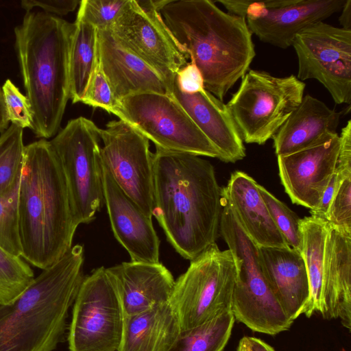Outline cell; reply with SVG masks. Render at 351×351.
<instances>
[{
    "instance_id": "22",
    "label": "cell",
    "mask_w": 351,
    "mask_h": 351,
    "mask_svg": "<svg viewBox=\"0 0 351 351\" xmlns=\"http://www.w3.org/2000/svg\"><path fill=\"white\" fill-rule=\"evenodd\" d=\"M238 223L258 247H289L275 226L258 190V184L241 171L233 172L222 189Z\"/></svg>"
},
{
    "instance_id": "37",
    "label": "cell",
    "mask_w": 351,
    "mask_h": 351,
    "mask_svg": "<svg viewBox=\"0 0 351 351\" xmlns=\"http://www.w3.org/2000/svg\"><path fill=\"white\" fill-rule=\"evenodd\" d=\"M175 82L180 90L186 94H194L205 89L202 73L191 60L177 72Z\"/></svg>"
},
{
    "instance_id": "20",
    "label": "cell",
    "mask_w": 351,
    "mask_h": 351,
    "mask_svg": "<svg viewBox=\"0 0 351 351\" xmlns=\"http://www.w3.org/2000/svg\"><path fill=\"white\" fill-rule=\"evenodd\" d=\"M119 296L125 315L169 302L175 280L162 263L123 262L106 268Z\"/></svg>"
},
{
    "instance_id": "19",
    "label": "cell",
    "mask_w": 351,
    "mask_h": 351,
    "mask_svg": "<svg viewBox=\"0 0 351 351\" xmlns=\"http://www.w3.org/2000/svg\"><path fill=\"white\" fill-rule=\"evenodd\" d=\"M172 96L217 149L219 160L236 162L245 156L243 141L223 101L206 89L194 94L184 93L175 81Z\"/></svg>"
},
{
    "instance_id": "30",
    "label": "cell",
    "mask_w": 351,
    "mask_h": 351,
    "mask_svg": "<svg viewBox=\"0 0 351 351\" xmlns=\"http://www.w3.org/2000/svg\"><path fill=\"white\" fill-rule=\"evenodd\" d=\"M34 278L32 269L21 257L12 256L0 247V304L13 302Z\"/></svg>"
},
{
    "instance_id": "43",
    "label": "cell",
    "mask_w": 351,
    "mask_h": 351,
    "mask_svg": "<svg viewBox=\"0 0 351 351\" xmlns=\"http://www.w3.org/2000/svg\"><path fill=\"white\" fill-rule=\"evenodd\" d=\"M9 120L6 114L5 106L3 100V92L0 87V132L2 133L9 126Z\"/></svg>"
},
{
    "instance_id": "44",
    "label": "cell",
    "mask_w": 351,
    "mask_h": 351,
    "mask_svg": "<svg viewBox=\"0 0 351 351\" xmlns=\"http://www.w3.org/2000/svg\"><path fill=\"white\" fill-rule=\"evenodd\" d=\"M236 351H250L246 336L239 340Z\"/></svg>"
},
{
    "instance_id": "18",
    "label": "cell",
    "mask_w": 351,
    "mask_h": 351,
    "mask_svg": "<svg viewBox=\"0 0 351 351\" xmlns=\"http://www.w3.org/2000/svg\"><path fill=\"white\" fill-rule=\"evenodd\" d=\"M98 52L101 69L119 101L125 97L147 92L172 96L164 79L123 47L108 29L98 30Z\"/></svg>"
},
{
    "instance_id": "39",
    "label": "cell",
    "mask_w": 351,
    "mask_h": 351,
    "mask_svg": "<svg viewBox=\"0 0 351 351\" xmlns=\"http://www.w3.org/2000/svg\"><path fill=\"white\" fill-rule=\"evenodd\" d=\"M335 170L344 177L351 176V120L341 129Z\"/></svg>"
},
{
    "instance_id": "35",
    "label": "cell",
    "mask_w": 351,
    "mask_h": 351,
    "mask_svg": "<svg viewBox=\"0 0 351 351\" xmlns=\"http://www.w3.org/2000/svg\"><path fill=\"white\" fill-rule=\"evenodd\" d=\"M81 102L93 108H102L109 113H112L119 105V101L101 69L99 60Z\"/></svg>"
},
{
    "instance_id": "34",
    "label": "cell",
    "mask_w": 351,
    "mask_h": 351,
    "mask_svg": "<svg viewBox=\"0 0 351 351\" xmlns=\"http://www.w3.org/2000/svg\"><path fill=\"white\" fill-rule=\"evenodd\" d=\"M2 92L6 114L11 125L32 130L34 119L31 105L25 95L9 79L3 84Z\"/></svg>"
},
{
    "instance_id": "13",
    "label": "cell",
    "mask_w": 351,
    "mask_h": 351,
    "mask_svg": "<svg viewBox=\"0 0 351 351\" xmlns=\"http://www.w3.org/2000/svg\"><path fill=\"white\" fill-rule=\"evenodd\" d=\"M292 47L298 60V80H316L336 104H350V30L318 22L301 31Z\"/></svg>"
},
{
    "instance_id": "7",
    "label": "cell",
    "mask_w": 351,
    "mask_h": 351,
    "mask_svg": "<svg viewBox=\"0 0 351 351\" xmlns=\"http://www.w3.org/2000/svg\"><path fill=\"white\" fill-rule=\"evenodd\" d=\"M305 86L294 75L249 69L226 104L243 141L263 145L272 138L301 103Z\"/></svg>"
},
{
    "instance_id": "12",
    "label": "cell",
    "mask_w": 351,
    "mask_h": 351,
    "mask_svg": "<svg viewBox=\"0 0 351 351\" xmlns=\"http://www.w3.org/2000/svg\"><path fill=\"white\" fill-rule=\"evenodd\" d=\"M166 0H128L108 29L117 40L154 69L171 90L189 56L166 26L160 10Z\"/></svg>"
},
{
    "instance_id": "24",
    "label": "cell",
    "mask_w": 351,
    "mask_h": 351,
    "mask_svg": "<svg viewBox=\"0 0 351 351\" xmlns=\"http://www.w3.org/2000/svg\"><path fill=\"white\" fill-rule=\"evenodd\" d=\"M341 112L307 95L272 137L277 156L303 149L328 133L337 132Z\"/></svg>"
},
{
    "instance_id": "38",
    "label": "cell",
    "mask_w": 351,
    "mask_h": 351,
    "mask_svg": "<svg viewBox=\"0 0 351 351\" xmlns=\"http://www.w3.org/2000/svg\"><path fill=\"white\" fill-rule=\"evenodd\" d=\"M80 2L77 0H23L21 5L26 12L38 8L44 13L60 17L73 12Z\"/></svg>"
},
{
    "instance_id": "21",
    "label": "cell",
    "mask_w": 351,
    "mask_h": 351,
    "mask_svg": "<svg viewBox=\"0 0 351 351\" xmlns=\"http://www.w3.org/2000/svg\"><path fill=\"white\" fill-rule=\"evenodd\" d=\"M265 277L289 318L303 313L310 298V286L300 252L291 248L258 247Z\"/></svg>"
},
{
    "instance_id": "1",
    "label": "cell",
    "mask_w": 351,
    "mask_h": 351,
    "mask_svg": "<svg viewBox=\"0 0 351 351\" xmlns=\"http://www.w3.org/2000/svg\"><path fill=\"white\" fill-rule=\"evenodd\" d=\"M152 159V216L175 250L191 261L219 234L223 196L215 168L199 156L158 147Z\"/></svg>"
},
{
    "instance_id": "4",
    "label": "cell",
    "mask_w": 351,
    "mask_h": 351,
    "mask_svg": "<svg viewBox=\"0 0 351 351\" xmlns=\"http://www.w3.org/2000/svg\"><path fill=\"white\" fill-rule=\"evenodd\" d=\"M74 23L42 11L26 12L15 27V49L36 137L60 130L70 99L69 53Z\"/></svg>"
},
{
    "instance_id": "41",
    "label": "cell",
    "mask_w": 351,
    "mask_h": 351,
    "mask_svg": "<svg viewBox=\"0 0 351 351\" xmlns=\"http://www.w3.org/2000/svg\"><path fill=\"white\" fill-rule=\"evenodd\" d=\"M339 21L341 28L351 31V0H346L341 11Z\"/></svg>"
},
{
    "instance_id": "31",
    "label": "cell",
    "mask_w": 351,
    "mask_h": 351,
    "mask_svg": "<svg viewBox=\"0 0 351 351\" xmlns=\"http://www.w3.org/2000/svg\"><path fill=\"white\" fill-rule=\"evenodd\" d=\"M258 190L271 217L286 244L301 252V219L285 204L279 200L265 187L258 184Z\"/></svg>"
},
{
    "instance_id": "10",
    "label": "cell",
    "mask_w": 351,
    "mask_h": 351,
    "mask_svg": "<svg viewBox=\"0 0 351 351\" xmlns=\"http://www.w3.org/2000/svg\"><path fill=\"white\" fill-rule=\"evenodd\" d=\"M114 114L156 147L219 159L215 147L173 96L141 93L121 99Z\"/></svg>"
},
{
    "instance_id": "25",
    "label": "cell",
    "mask_w": 351,
    "mask_h": 351,
    "mask_svg": "<svg viewBox=\"0 0 351 351\" xmlns=\"http://www.w3.org/2000/svg\"><path fill=\"white\" fill-rule=\"evenodd\" d=\"M180 332L178 317L169 302L125 315L118 351H167Z\"/></svg>"
},
{
    "instance_id": "17",
    "label": "cell",
    "mask_w": 351,
    "mask_h": 351,
    "mask_svg": "<svg viewBox=\"0 0 351 351\" xmlns=\"http://www.w3.org/2000/svg\"><path fill=\"white\" fill-rule=\"evenodd\" d=\"M102 164L104 201L114 235L131 261L159 263L160 240L152 218L118 185Z\"/></svg>"
},
{
    "instance_id": "15",
    "label": "cell",
    "mask_w": 351,
    "mask_h": 351,
    "mask_svg": "<svg viewBox=\"0 0 351 351\" xmlns=\"http://www.w3.org/2000/svg\"><path fill=\"white\" fill-rule=\"evenodd\" d=\"M339 149L337 132L328 133L298 152L277 156L279 176L293 204L315 210L335 170Z\"/></svg>"
},
{
    "instance_id": "14",
    "label": "cell",
    "mask_w": 351,
    "mask_h": 351,
    "mask_svg": "<svg viewBox=\"0 0 351 351\" xmlns=\"http://www.w3.org/2000/svg\"><path fill=\"white\" fill-rule=\"evenodd\" d=\"M99 136L102 162L122 190L152 218L154 171L149 140L121 119L99 128Z\"/></svg>"
},
{
    "instance_id": "36",
    "label": "cell",
    "mask_w": 351,
    "mask_h": 351,
    "mask_svg": "<svg viewBox=\"0 0 351 351\" xmlns=\"http://www.w3.org/2000/svg\"><path fill=\"white\" fill-rule=\"evenodd\" d=\"M325 219L331 227L351 232V176L341 181Z\"/></svg>"
},
{
    "instance_id": "2",
    "label": "cell",
    "mask_w": 351,
    "mask_h": 351,
    "mask_svg": "<svg viewBox=\"0 0 351 351\" xmlns=\"http://www.w3.org/2000/svg\"><path fill=\"white\" fill-rule=\"evenodd\" d=\"M159 12L199 68L205 89L223 101L256 55L245 19L223 11L211 0H168Z\"/></svg>"
},
{
    "instance_id": "40",
    "label": "cell",
    "mask_w": 351,
    "mask_h": 351,
    "mask_svg": "<svg viewBox=\"0 0 351 351\" xmlns=\"http://www.w3.org/2000/svg\"><path fill=\"white\" fill-rule=\"evenodd\" d=\"M347 177H343L335 170L320 200L317 208L311 210V215L325 219L329 205L341 181Z\"/></svg>"
},
{
    "instance_id": "5",
    "label": "cell",
    "mask_w": 351,
    "mask_h": 351,
    "mask_svg": "<svg viewBox=\"0 0 351 351\" xmlns=\"http://www.w3.org/2000/svg\"><path fill=\"white\" fill-rule=\"evenodd\" d=\"M84 249L72 246L13 302L0 304V351H53L84 278Z\"/></svg>"
},
{
    "instance_id": "23",
    "label": "cell",
    "mask_w": 351,
    "mask_h": 351,
    "mask_svg": "<svg viewBox=\"0 0 351 351\" xmlns=\"http://www.w3.org/2000/svg\"><path fill=\"white\" fill-rule=\"evenodd\" d=\"M323 297L324 319H339L350 331L351 232L330 226L325 250Z\"/></svg>"
},
{
    "instance_id": "3",
    "label": "cell",
    "mask_w": 351,
    "mask_h": 351,
    "mask_svg": "<svg viewBox=\"0 0 351 351\" xmlns=\"http://www.w3.org/2000/svg\"><path fill=\"white\" fill-rule=\"evenodd\" d=\"M18 223L21 258L34 267L46 269L72 247L77 226L61 164L47 139L25 146Z\"/></svg>"
},
{
    "instance_id": "29",
    "label": "cell",
    "mask_w": 351,
    "mask_h": 351,
    "mask_svg": "<svg viewBox=\"0 0 351 351\" xmlns=\"http://www.w3.org/2000/svg\"><path fill=\"white\" fill-rule=\"evenodd\" d=\"M23 130L11 125L0 135V196L19 187L24 163Z\"/></svg>"
},
{
    "instance_id": "32",
    "label": "cell",
    "mask_w": 351,
    "mask_h": 351,
    "mask_svg": "<svg viewBox=\"0 0 351 351\" xmlns=\"http://www.w3.org/2000/svg\"><path fill=\"white\" fill-rule=\"evenodd\" d=\"M18 192L19 189L8 195L0 196V247L12 256L21 257L18 223Z\"/></svg>"
},
{
    "instance_id": "33",
    "label": "cell",
    "mask_w": 351,
    "mask_h": 351,
    "mask_svg": "<svg viewBox=\"0 0 351 351\" xmlns=\"http://www.w3.org/2000/svg\"><path fill=\"white\" fill-rule=\"evenodd\" d=\"M128 0H82L77 19L91 24L97 30L111 27Z\"/></svg>"
},
{
    "instance_id": "28",
    "label": "cell",
    "mask_w": 351,
    "mask_h": 351,
    "mask_svg": "<svg viewBox=\"0 0 351 351\" xmlns=\"http://www.w3.org/2000/svg\"><path fill=\"white\" fill-rule=\"evenodd\" d=\"M234 322L231 310L221 312L199 326L180 330L167 351H223Z\"/></svg>"
},
{
    "instance_id": "42",
    "label": "cell",
    "mask_w": 351,
    "mask_h": 351,
    "mask_svg": "<svg viewBox=\"0 0 351 351\" xmlns=\"http://www.w3.org/2000/svg\"><path fill=\"white\" fill-rule=\"evenodd\" d=\"M247 340L250 351H276L274 348L260 338L247 337Z\"/></svg>"
},
{
    "instance_id": "11",
    "label": "cell",
    "mask_w": 351,
    "mask_h": 351,
    "mask_svg": "<svg viewBox=\"0 0 351 351\" xmlns=\"http://www.w3.org/2000/svg\"><path fill=\"white\" fill-rule=\"evenodd\" d=\"M124 312L106 268L85 277L75 299L69 326V351H118Z\"/></svg>"
},
{
    "instance_id": "27",
    "label": "cell",
    "mask_w": 351,
    "mask_h": 351,
    "mask_svg": "<svg viewBox=\"0 0 351 351\" xmlns=\"http://www.w3.org/2000/svg\"><path fill=\"white\" fill-rule=\"evenodd\" d=\"M99 60L98 30L76 18L69 53L70 99L81 102Z\"/></svg>"
},
{
    "instance_id": "9",
    "label": "cell",
    "mask_w": 351,
    "mask_h": 351,
    "mask_svg": "<svg viewBox=\"0 0 351 351\" xmlns=\"http://www.w3.org/2000/svg\"><path fill=\"white\" fill-rule=\"evenodd\" d=\"M236 278L231 252L219 250L216 243L192 259L186 271L175 280L169 300L180 330L199 326L231 310Z\"/></svg>"
},
{
    "instance_id": "16",
    "label": "cell",
    "mask_w": 351,
    "mask_h": 351,
    "mask_svg": "<svg viewBox=\"0 0 351 351\" xmlns=\"http://www.w3.org/2000/svg\"><path fill=\"white\" fill-rule=\"evenodd\" d=\"M346 1L289 0L271 8H263L261 1H248L246 23L261 41L285 49L304 29L339 12Z\"/></svg>"
},
{
    "instance_id": "26",
    "label": "cell",
    "mask_w": 351,
    "mask_h": 351,
    "mask_svg": "<svg viewBox=\"0 0 351 351\" xmlns=\"http://www.w3.org/2000/svg\"><path fill=\"white\" fill-rule=\"evenodd\" d=\"M302 250L310 286V298L304 309L306 317L325 313L323 274L325 250L330 226L323 218L311 215L301 219Z\"/></svg>"
},
{
    "instance_id": "6",
    "label": "cell",
    "mask_w": 351,
    "mask_h": 351,
    "mask_svg": "<svg viewBox=\"0 0 351 351\" xmlns=\"http://www.w3.org/2000/svg\"><path fill=\"white\" fill-rule=\"evenodd\" d=\"M219 234L237 267L231 311L235 320L254 332L276 335L293 322L285 313L263 271L258 247L243 231L228 205L222 210Z\"/></svg>"
},
{
    "instance_id": "8",
    "label": "cell",
    "mask_w": 351,
    "mask_h": 351,
    "mask_svg": "<svg viewBox=\"0 0 351 351\" xmlns=\"http://www.w3.org/2000/svg\"><path fill=\"white\" fill-rule=\"evenodd\" d=\"M99 128L84 117L71 119L49 141L63 170L75 224L91 222L104 204Z\"/></svg>"
}]
</instances>
